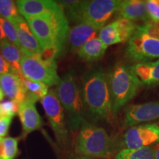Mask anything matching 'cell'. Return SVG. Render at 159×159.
<instances>
[{"mask_svg": "<svg viewBox=\"0 0 159 159\" xmlns=\"http://www.w3.org/2000/svg\"><path fill=\"white\" fill-rule=\"evenodd\" d=\"M46 56L59 57L69 37V22L64 11L60 8L48 13L25 19Z\"/></svg>", "mask_w": 159, "mask_h": 159, "instance_id": "cell-1", "label": "cell"}, {"mask_svg": "<svg viewBox=\"0 0 159 159\" xmlns=\"http://www.w3.org/2000/svg\"><path fill=\"white\" fill-rule=\"evenodd\" d=\"M81 91L84 107L92 119L112 122L115 116L111 105L108 75L102 69H93L85 75Z\"/></svg>", "mask_w": 159, "mask_h": 159, "instance_id": "cell-2", "label": "cell"}, {"mask_svg": "<svg viewBox=\"0 0 159 159\" xmlns=\"http://www.w3.org/2000/svg\"><path fill=\"white\" fill-rule=\"evenodd\" d=\"M118 144L103 128L84 121L75 142V153L92 158L111 159L116 156Z\"/></svg>", "mask_w": 159, "mask_h": 159, "instance_id": "cell-3", "label": "cell"}, {"mask_svg": "<svg viewBox=\"0 0 159 159\" xmlns=\"http://www.w3.org/2000/svg\"><path fill=\"white\" fill-rule=\"evenodd\" d=\"M57 3L66 11V18L71 22L92 24L104 27L116 13L119 0L59 1Z\"/></svg>", "mask_w": 159, "mask_h": 159, "instance_id": "cell-4", "label": "cell"}, {"mask_svg": "<svg viewBox=\"0 0 159 159\" xmlns=\"http://www.w3.org/2000/svg\"><path fill=\"white\" fill-rule=\"evenodd\" d=\"M108 75L111 105L114 116L132 99L142 87L143 83L130 66L117 63Z\"/></svg>", "mask_w": 159, "mask_h": 159, "instance_id": "cell-5", "label": "cell"}, {"mask_svg": "<svg viewBox=\"0 0 159 159\" xmlns=\"http://www.w3.org/2000/svg\"><path fill=\"white\" fill-rule=\"evenodd\" d=\"M56 93L67 115V123L71 131L78 130L84 122V104L82 91L72 71H69L60 80Z\"/></svg>", "mask_w": 159, "mask_h": 159, "instance_id": "cell-6", "label": "cell"}, {"mask_svg": "<svg viewBox=\"0 0 159 159\" xmlns=\"http://www.w3.org/2000/svg\"><path fill=\"white\" fill-rule=\"evenodd\" d=\"M158 23L147 21L138 26L135 34L128 41L126 54L133 61L139 63L148 62L159 57Z\"/></svg>", "mask_w": 159, "mask_h": 159, "instance_id": "cell-7", "label": "cell"}, {"mask_svg": "<svg viewBox=\"0 0 159 159\" xmlns=\"http://www.w3.org/2000/svg\"><path fill=\"white\" fill-rule=\"evenodd\" d=\"M57 69L54 57L45 55H22L21 72L25 78L41 82L48 87L57 85L61 80Z\"/></svg>", "mask_w": 159, "mask_h": 159, "instance_id": "cell-8", "label": "cell"}, {"mask_svg": "<svg viewBox=\"0 0 159 159\" xmlns=\"http://www.w3.org/2000/svg\"><path fill=\"white\" fill-rule=\"evenodd\" d=\"M41 105L57 144L61 148L67 149L69 147L70 138L65 121L64 110L60 102L56 91H49L48 94L41 99Z\"/></svg>", "mask_w": 159, "mask_h": 159, "instance_id": "cell-9", "label": "cell"}, {"mask_svg": "<svg viewBox=\"0 0 159 159\" xmlns=\"http://www.w3.org/2000/svg\"><path fill=\"white\" fill-rule=\"evenodd\" d=\"M159 142V122L130 127L124 135L125 149L149 147Z\"/></svg>", "mask_w": 159, "mask_h": 159, "instance_id": "cell-10", "label": "cell"}, {"mask_svg": "<svg viewBox=\"0 0 159 159\" xmlns=\"http://www.w3.org/2000/svg\"><path fill=\"white\" fill-rule=\"evenodd\" d=\"M138 25L134 21L118 19L105 25L99 32V39L106 47L129 41L135 34Z\"/></svg>", "mask_w": 159, "mask_h": 159, "instance_id": "cell-11", "label": "cell"}, {"mask_svg": "<svg viewBox=\"0 0 159 159\" xmlns=\"http://www.w3.org/2000/svg\"><path fill=\"white\" fill-rule=\"evenodd\" d=\"M39 99L35 95L27 93L25 99L19 103L18 114L25 136L42 128V119L35 105V103Z\"/></svg>", "mask_w": 159, "mask_h": 159, "instance_id": "cell-12", "label": "cell"}, {"mask_svg": "<svg viewBox=\"0 0 159 159\" xmlns=\"http://www.w3.org/2000/svg\"><path fill=\"white\" fill-rule=\"evenodd\" d=\"M159 119V101L133 105L125 111V128Z\"/></svg>", "mask_w": 159, "mask_h": 159, "instance_id": "cell-13", "label": "cell"}, {"mask_svg": "<svg viewBox=\"0 0 159 159\" xmlns=\"http://www.w3.org/2000/svg\"><path fill=\"white\" fill-rule=\"evenodd\" d=\"M17 32L20 50L22 55H43L44 52L38 43L27 21L21 15L11 21Z\"/></svg>", "mask_w": 159, "mask_h": 159, "instance_id": "cell-14", "label": "cell"}, {"mask_svg": "<svg viewBox=\"0 0 159 159\" xmlns=\"http://www.w3.org/2000/svg\"><path fill=\"white\" fill-rule=\"evenodd\" d=\"M16 4L19 13L25 19L61 8L57 2L51 0H18L16 1Z\"/></svg>", "mask_w": 159, "mask_h": 159, "instance_id": "cell-15", "label": "cell"}, {"mask_svg": "<svg viewBox=\"0 0 159 159\" xmlns=\"http://www.w3.org/2000/svg\"><path fill=\"white\" fill-rule=\"evenodd\" d=\"M102 28L92 24H79L69 30V43L71 51L77 52L80 49L90 40L97 38V33Z\"/></svg>", "mask_w": 159, "mask_h": 159, "instance_id": "cell-16", "label": "cell"}, {"mask_svg": "<svg viewBox=\"0 0 159 159\" xmlns=\"http://www.w3.org/2000/svg\"><path fill=\"white\" fill-rule=\"evenodd\" d=\"M20 76L12 71L0 75V88L4 94L19 103L22 102L27 94Z\"/></svg>", "mask_w": 159, "mask_h": 159, "instance_id": "cell-17", "label": "cell"}, {"mask_svg": "<svg viewBox=\"0 0 159 159\" xmlns=\"http://www.w3.org/2000/svg\"><path fill=\"white\" fill-rule=\"evenodd\" d=\"M118 19H125L130 21L146 20L149 21L146 8V1L142 0H125L120 1L116 13Z\"/></svg>", "mask_w": 159, "mask_h": 159, "instance_id": "cell-18", "label": "cell"}, {"mask_svg": "<svg viewBox=\"0 0 159 159\" xmlns=\"http://www.w3.org/2000/svg\"><path fill=\"white\" fill-rule=\"evenodd\" d=\"M130 67L143 84L151 85L159 83V59L155 62L137 63Z\"/></svg>", "mask_w": 159, "mask_h": 159, "instance_id": "cell-19", "label": "cell"}, {"mask_svg": "<svg viewBox=\"0 0 159 159\" xmlns=\"http://www.w3.org/2000/svg\"><path fill=\"white\" fill-rule=\"evenodd\" d=\"M0 54L8 63L12 71L19 75H22L21 72V60L22 52L17 47L10 42L7 39L0 43Z\"/></svg>", "mask_w": 159, "mask_h": 159, "instance_id": "cell-20", "label": "cell"}, {"mask_svg": "<svg viewBox=\"0 0 159 159\" xmlns=\"http://www.w3.org/2000/svg\"><path fill=\"white\" fill-rule=\"evenodd\" d=\"M108 47H106L99 38L90 40L79 49L77 55L83 61L91 62L100 59L104 55Z\"/></svg>", "mask_w": 159, "mask_h": 159, "instance_id": "cell-21", "label": "cell"}, {"mask_svg": "<svg viewBox=\"0 0 159 159\" xmlns=\"http://www.w3.org/2000/svg\"><path fill=\"white\" fill-rule=\"evenodd\" d=\"M115 159H155L152 146L137 149H123L118 152Z\"/></svg>", "mask_w": 159, "mask_h": 159, "instance_id": "cell-22", "label": "cell"}, {"mask_svg": "<svg viewBox=\"0 0 159 159\" xmlns=\"http://www.w3.org/2000/svg\"><path fill=\"white\" fill-rule=\"evenodd\" d=\"M20 77H21L23 85L27 91V93L35 95V97L41 99L48 94V86L44 83L25 78L23 75H21Z\"/></svg>", "mask_w": 159, "mask_h": 159, "instance_id": "cell-23", "label": "cell"}, {"mask_svg": "<svg viewBox=\"0 0 159 159\" xmlns=\"http://www.w3.org/2000/svg\"><path fill=\"white\" fill-rule=\"evenodd\" d=\"M19 16L16 2L11 0H0V18L11 22Z\"/></svg>", "mask_w": 159, "mask_h": 159, "instance_id": "cell-24", "label": "cell"}, {"mask_svg": "<svg viewBox=\"0 0 159 159\" xmlns=\"http://www.w3.org/2000/svg\"><path fill=\"white\" fill-rule=\"evenodd\" d=\"M19 152V139L13 137L3 139V151L0 159H14Z\"/></svg>", "mask_w": 159, "mask_h": 159, "instance_id": "cell-25", "label": "cell"}, {"mask_svg": "<svg viewBox=\"0 0 159 159\" xmlns=\"http://www.w3.org/2000/svg\"><path fill=\"white\" fill-rule=\"evenodd\" d=\"M0 23H1L6 39L20 49V44L19 39H18L17 32L14 25L8 20L2 19V18H0Z\"/></svg>", "mask_w": 159, "mask_h": 159, "instance_id": "cell-26", "label": "cell"}, {"mask_svg": "<svg viewBox=\"0 0 159 159\" xmlns=\"http://www.w3.org/2000/svg\"><path fill=\"white\" fill-rule=\"evenodd\" d=\"M19 103L15 100H5L0 102V109L3 116L13 117L19 111Z\"/></svg>", "mask_w": 159, "mask_h": 159, "instance_id": "cell-27", "label": "cell"}, {"mask_svg": "<svg viewBox=\"0 0 159 159\" xmlns=\"http://www.w3.org/2000/svg\"><path fill=\"white\" fill-rule=\"evenodd\" d=\"M147 13L150 21L159 23V0L146 1Z\"/></svg>", "mask_w": 159, "mask_h": 159, "instance_id": "cell-28", "label": "cell"}, {"mask_svg": "<svg viewBox=\"0 0 159 159\" xmlns=\"http://www.w3.org/2000/svg\"><path fill=\"white\" fill-rule=\"evenodd\" d=\"M13 117L2 116L0 118V138H5L8 133Z\"/></svg>", "mask_w": 159, "mask_h": 159, "instance_id": "cell-29", "label": "cell"}, {"mask_svg": "<svg viewBox=\"0 0 159 159\" xmlns=\"http://www.w3.org/2000/svg\"><path fill=\"white\" fill-rule=\"evenodd\" d=\"M12 70L8 63L6 62L5 60L3 58V57L0 54V75L10 72Z\"/></svg>", "mask_w": 159, "mask_h": 159, "instance_id": "cell-30", "label": "cell"}, {"mask_svg": "<svg viewBox=\"0 0 159 159\" xmlns=\"http://www.w3.org/2000/svg\"><path fill=\"white\" fill-rule=\"evenodd\" d=\"M152 149H153L155 159H159V142L152 146Z\"/></svg>", "mask_w": 159, "mask_h": 159, "instance_id": "cell-31", "label": "cell"}, {"mask_svg": "<svg viewBox=\"0 0 159 159\" xmlns=\"http://www.w3.org/2000/svg\"><path fill=\"white\" fill-rule=\"evenodd\" d=\"M69 159H95V158H90V157H86L83 156H80V155H77L75 153L73 155H71V156L69 157Z\"/></svg>", "mask_w": 159, "mask_h": 159, "instance_id": "cell-32", "label": "cell"}, {"mask_svg": "<svg viewBox=\"0 0 159 159\" xmlns=\"http://www.w3.org/2000/svg\"><path fill=\"white\" fill-rule=\"evenodd\" d=\"M5 39H6V36H5V33H4L2 27L1 23H0V43Z\"/></svg>", "mask_w": 159, "mask_h": 159, "instance_id": "cell-33", "label": "cell"}, {"mask_svg": "<svg viewBox=\"0 0 159 159\" xmlns=\"http://www.w3.org/2000/svg\"><path fill=\"white\" fill-rule=\"evenodd\" d=\"M3 151V138H0V158L2 155Z\"/></svg>", "mask_w": 159, "mask_h": 159, "instance_id": "cell-34", "label": "cell"}, {"mask_svg": "<svg viewBox=\"0 0 159 159\" xmlns=\"http://www.w3.org/2000/svg\"><path fill=\"white\" fill-rule=\"evenodd\" d=\"M4 97H5V94H4L3 91L1 89V88H0V102H1V101L3 100Z\"/></svg>", "mask_w": 159, "mask_h": 159, "instance_id": "cell-35", "label": "cell"}, {"mask_svg": "<svg viewBox=\"0 0 159 159\" xmlns=\"http://www.w3.org/2000/svg\"><path fill=\"white\" fill-rule=\"evenodd\" d=\"M2 116H3V114H2V112L1 109H0V118H1Z\"/></svg>", "mask_w": 159, "mask_h": 159, "instance_id": "cell-36", "label": "cell"}]
</instances>
